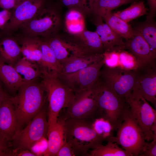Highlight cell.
<instances>
[{
  "mask_svg": "<svg viewBox=\"0 0 156 156\" xmlns=\"http://www.w3.org/2000/svg\"><path fill=\"white\" fill-rule=\"evenodd\" d=\"M26 82L11 96L16 114L20 125L25 126L46 105L47 94L41 80Z\"/></svg>",
  "mask_w": 156,
  "mask_h": 156,
  "instance_id": "1",
  "label": "cell"
},
{
  "mask_svg": "<svg viewBox=\"0 0 156 156\" xmlns=\"http://www.w3.org/2000/svg\"><path fill=\"white\" fill-rule=\"evenodd\" d=\"M98 107V115L111 124L117 131L130 110L127 101L98 78L92 87Z\"/></svg>",
  "mask_w": 156,
  "mask_h": 156,
  "instance_id": "2",
  "label": "cell"
},
{
  "mask_svg": "<svg viewBox=\"0 0 156 156\" xmlns=\"http://www.w3.org/2000/svg\"><path fill=\"white\" fill-rule=\"evenodd\" d=\"M64 118L65 141L77 156H87L90 150L102 144L104 140L93 128L92 120Z\"/></svg>",
  "mask_w": 156,
  "mask_h": 156,
  "instance_id": "3",
  "label": "cell"
},
{
  "mask_svg": "<svg viewBox=\"0 0 156 156\" xmlns=\"http://www.w3.org/2000/svg\"><path fill=\"white\" fill-rule=\"evenodd\" d=\"M41 81L47 94L48 121L49 128L57 122L59 114L66 108L72 101L75 93L63 84L57 76L41 71Z\"/></svg>",
  "mask_w": 156,
  "mask_h": 156,
  "instance_id": "4",
  "label": "cell"
},
{
  "mask_svg": "<svg viewBox=\"0 0 156 156\" xmlns=\"http://www.w3.org/2000/svg\"><path fill=\"white\" fill-rule=\"evenodd\" d=\"M60 19L49 1L31 20L18 30L20 35L45 38L55 34Z\"/></svg>",
  "mask_w": 156,
  "mask_h": 156,
  "instance_id": "5",
  "label": "cell"
},
{
  "mask_svg": "<svg viewBox=\"0 0 156 156\" xmlns=\"http://www.w3.org/2000/svg\"><path fill=\"white\" fill-rule=\"evenodd\" d=\"M117 131L113 142L120 145L131 156H139L146 141L130 109Z\"/></svg>",
  "mask_w": 156,
  "mask_h": 156,
  "instance_id": "6",
  "label": "cell"
},
{
  "mask_svg": "<svg viewBox=\"0 0 156 156\" xmlns=\"http://www.w3.org/2000/svg\"><path fill=\"white\" fill-rule=\"evenodd\" d=\"M130 111L142 130L146 141L156 135V111L141 95L134 90L127 100Z\"/></svg>",
  "mask_w": 156,
  "mask_h": 156,
  "instance_id": "7",
  "label": "cell"
},
{
  "mask_svg": "<svg viewBox=\"0 0 156 156\" xmlns=\"http://www.w3.org/2000/svg\"><path fill=\"white\" fill-rule=\"evenodd\" d=\"M98 78L127 101L135 88V70H127L119 67L110 68L104 65Z\"/></svg>",
  "mask_w": 156,
  "mask_h": 156,
  "instance_id": "8",
  "label": "cell"
},
{
  "mask_svg": "<svg viewBox=\"0 0 156 156\" xmlns=\"http://www.w3.org/2000/svg\"><path fill=\"white\" fill-rule=\"evenodd\" d=\"M47 107L46 105L22 130L12 144L14 152L21 149L29 150L34 143L47 136L49 125Z\"/></svg>",
  "mask_w": 156,
  "mask_h": 156,
  "instance_id": "9",
  "label": "cell"
},
{
  "mask_svg": "<svg viewBox=\"0 0 156 156\" xmlns=\"http://www.w3.org/2000/svg\"><path fill=\"white\" fill-rule=\"evenodd\" d=\"M49 0H27L12 10L10 19L0 30V38L11 35L33 18L48 3Z\"/></svg>",
  "mask_w": 156,
  "mask_h": 156,
  "instance_id": "10",
  "label": "cell"
},
{
  "mask_svg": "<svg viewBox=\"0 0 156 156\" xmlns=\"http://www.w3.org/2000/svg\"><path fill=\"white\" fill-rule=\"evenodd\" d=\"M104 65L101 61L78 71L69 74H59L61 81L75 93L91 88L97 80Z\"/></svg>",
  "mask_w": 156,
  "mask_h": 156,
  "instance_id": "11",
  "label": "cell"
},
{
  "mask_svg": "<svg viewBox=\"0 0 156 156\" xmlns=\"http://www.w3.org/2000/svg\"><path fill=\"white\" fill-rule=\"evenodd\" d=\"M98 116V107L92 87L75 93L74 97L66 108L64 118L92 120Z\"/></svg>",
  "mask_w": 156,
  "mask_h": 156,
  "instance_id": "12",
  "label": "cell"
},
{
  "mask_svg": "<svg viewBox=\"0 0 156 156\" xmlns=\"http://www.w3.org/2000/svg\"><path fill=\"white\" fill-rule=\"evenodd\" d=\"M22 129L10 96L0 105V142L10 147Z\"/></svg>",
  "mask_w": 156,
  "mask_h": 156,
  "instance_id": "13",
  "label": "cell"
},
{
  "mask_svg": "<svg viewBox=\"0 0 156 156\" xmlns=\"http://www.w3.org/2000/svg\"><path fill=\"white\" fill-rule=\"evenodd\" d=\"M156 60L140 65L135 70L134 89L156 107Z\"/></svg>",
  "mask_w": 156,
  "mask_h": 156,
  "instance_id": "14",
  "label": "cell"
},
{
  "mask_svg": "<svg viewBox=\"0 0 156 156\" xmlns=\"http://www.w3.org/2000/svg\"><path fill=\"white\" fill-rule=\"evenodd\" d=\"M43 39L60 64L73 57L85 54L75 44L72 39L57 36L55 34Z\"/></svg>",
  "mask_w": 156,
  "mask_h": 156,
  "instance_id": "15",
  "label": "cell"
},
{
  "mask_svg": "<svg viewBox=\"0 0 156 156\" xmlns=\"http://www.w3.org/2000/svg\"><path fill=\"white\" fill-rule=\"evenodd\" d=\"M134 31L132 36L125 42V48L136 58L141 65L156 60V53L152 50L138 32Z\"/></svg>",
  "mask_w": 156,
  "mask_h": 156,
  "instance_id": "16",
  "label": "cell"
},
{
  "mask_svg": "<svg viewBox=\"0 0 156 156\" xmlns=\"http://www.w3.org/2000/svg\"><path fill=\"white\" fill-rule=\"evenodd\" d=\"M73 42L77 47L84 54L102 53L104 51L99 36L96 31L84 30L77 35Z\"/></svg>",
  "mask_w": 156,
  "mask_h": 156,
  "instance_id": "17",
  "label": "cell"
},
{
  "mask_svg": "<svg viewBox=\"0 0 156 156\" xmlns=\"http://www.w3.org/2000/svg\"><path fill=\"white\" fill-rule=\"evenodd\" d=\"M22 56L16 37L5 35L0 38V58L5 63L14 66Z\"/></svg>",
  "mask_w": 156,
  "mask_h": 156,
  "instance_id": "18",
  "label": "cell"
},
{
  "mask_svg": "<svg viewBox=\"0 0 156 156\" xmlns=\"http://www.w3.org/2000/svg\"><path fill=\"white\" fill-rule=\"evenodd\" d=\"M101 17L94 18V22L96 27V32L100 37L104 51H108L114 48L125 45L123 38L117 34L105 23Z\"/></svg>",
  "mask_w": 156,
  "mask_h": 156,
  "instance_id": "19",
  "label": "cell"
},
{
  "mask_svg": "<svg viewBox=\"0 0 156 156\" xmlns=\"http://www.w3.org/2000/svg\"><path fill=\"white\" fill-rule=\"evenodd\" d=\"M64 118H58L56 123L49 128L47 136L48 145L44 156H56L64 144Z\"/></svg>",
  "mask_w": 156,
  "mask_h": 156,
  "instance_id": "20",
  "label": "cell"
},
{
  "mask_svg": "<svg viewBox=\"0 0 156 156\" xmlns=\"http://www.w3.org/2000/svg\"><path fill=\"white\" fill-rule=\"evenodd\" d=\"M103 59V53L73 57L61 63L60 73L69 74L75 72L99 62Z\"/></svg>",
  "mask_w": 156,
  "mask_h": 156,
  "instance_id": "21",
  "label": "cell"
},
{
  "mask_svg": "<svg viewBox=\"0 0 156 156\" xmlns=\"http://www.w3.org/2000/svg\"><path fill=\"white\" fill-rule=\"evenodd\" d=\"M0 79L4 88L11 93L17 92L24 82L14 66L5 63L0 58Z\"/></svg>",
  "mask_w": 156,
  "mask_h": 156,
  "instance_id": "22",
  "label": "cell"
},
{
  "mask_svg": "<svg viewBox=\"0 0 156 156\" xmlns=\"http://www.w3.org/2000/svg\"><path fill=\"white\" fill-rule=\"evenodd\" d=\"M16 38L21 47L22 57L38 64L42 57L41 38L21 35Z\"/></svg>",
  "mask_w": 156,
  "mask_h": 156,
  "instance_id": "23",
  "label": "cell"
},
{
  "mask_svg": "<svg viewBox=\"0 0 156 156\" xmlns=\"http://www.w3.org/2000/svg\"><path fill=\"white\" fill-rule=\"evenodd\" d=\"M40 48L42 57L38 64L41 70L57 76L61 73V64L56 58L47 42L42 38H41Z\"/></svg>",
  "mask_w": 156,
  "mask_h": 156,
  "instance_id": "24",
  "label": "cell"
},
{
  "mask_svg": "<svg viewBox=\"0 0 156 156\" xmlns=\"http://www.w3.org/2000/svg\"><path fill=\"white\" fill-rule=\"evenodd\" d=\"M14 67L25 83L41 78V70L38 64L23 57L15 64Z\"/></svg>",
  "mask_w": 156,
  "mask_h": 156,
  "instance_id": "25",
  "label": "cell"
},
{
  "mask_svg": "<svg viewBox=\"0 0 156 156\" xmlns=\"http://www.w3.org/2000/svg\"><path fill=\"white\" fill-rule=\"evenodd\" d=\"M102 18L112 30L126 41L133 36L134 32L133 27L112 11L106 12Z\"/></svg>",
  "mask_w": 156,
  "mask_h": 156,
  "instance_id": "26",
  "label": "cell"
},
{
  "mask_svg": "<svg viewBox=\"0 0 156 156\" xmlns=\"http://www.w3.org/2000/svg\"><path fill=\"white\" fill-rule=\"evenodd\" d=\"M133 28L141 34L152 50L156 53V23L153 18H146L143 22L137 23Z\"/></svg>",
  "mask_w": 156,
  "mask_h": 156,
  "instance_id": "27",
  "label": "cell"
},
{
  "mask_svg": "<svg viewBox=\"0 0 156 156\" xmlns=\"http://www.w3.org/2000/svg\"><path fill=\"white\" fill-rule=\"evenodd\" d=\"M138 0H93L91 12L95 16L101 17L106 12L124 4Z\"/></svg>",
  "mask_w": 156,
  "mask_h": 156,
  "instance_id": "28",
  "label": "cell"
},
{
  "mask_svg": "<svg viewBox=\"0 0 156 156\" xmlns=\"http://www.w3.org/2000/svg\"><path fill=\"white\" fill-rule=\"evenodd\" d=\"M147 9L142 0L137 1L132 3L127 8L118 11L114 14L127 23L145 14H147Z\"/></svg>",
  "mask_w": 156,
  "mask_h": 156,
  "instance_id": "29",
  "label": "cell"
},
{
  "mask_svg": "<svg viewBox=\"0 0 156 156\" xmlns=\"http://www.w3.org/2000/svg\"><path fill=\"white\" fill-rule=\"evenodd\" d=\"M105 145L102 144L89 151L88 156H131L116 142L111 141H107Z\"/></svg>",
  "mask_w": 156,
  "mask_h": 156,
  "instance_id": "30",
  "label": "cell"
},
{
  "mask_svg": "<svg viewBox=\"0 0 156 156\" xmlns=\"http://www.w3.org/2000/svg\"><path fill=\"white\" fill-rule=\"evenodd\" d=\"M92 125L93 129L104 141H112L115 131L108 120L102 117L97 116L92 120Z\"/></svg>",
  "mask_w": 156,
  "mask_h": 156,
  "instance_id": "31",
  "label": "cell"
},
{
  "mask_svg": "<svg viewBox=\"0 0 156 156\" xmlns=\"http://www.w3.org/2000/svg\"><path fill=\"white\" fill-rule=\"evenodd\" d=\"M141 65L131 53L128 50H126L125 45L120 48L118 67L127 70H134Z\"/></svg>",
  "mask_w": 156,
  "mask_h": 156,
  "instance_id": "32",
  "label": "cell"
},
{
  "mask_svg": "<svg viewBox=\"0 0 156 156\" xmlns=\"http://www.w3.org/2000/svg\"><path fill=\"white\" fill-rule=\"evenodd\" d=\"M122 46L116 47L110 51L104 52L103 55L104 65L110 68L118 67L119 49Z\"/></svg>",
  "mask_w": 156,
  "mask_h": 156,
  "instance_id": "33",
  "label": "cell"
},
{
  "mask_svg": "<svg viewBox=\"0 0 156 156\" xmlns=\"http://www.w3.org/2000/svg\"><path fill=\"white\" fill-rule=\"evenodd\" d=\"M66 29L70 34L78 35L85 30L83 19L65 21Z\"/></svg>",
  "mask_w": 156,
  "mask_h": 156,
  "instance_id": "34",
  "label": "cell"
},
{
  "mask_svg": "<svg viewBox=\"0 0 156 156\" xmlns=\"http://www.w3.org/2000/svg\"><path fill=\"white\" fill-rule=\"evenodd\" d=\"M47 140L46 137H44L34 143L29 150L35 156L44 155L47 150Z\"/></svg>",
  "mask_w": 156,
  "mask_h": 156,
  "instance_id": "35",
  "label": "cell"
},
{
  "mask_svg": "<svg viewBox=\"0 0 156 156\" xmlns=\"http://www.w3.org/2000/svg\"><path fill=\"white\" fill-rule=\"evenodd\" d=\"M151 141L150 143L146 142L139 156H156V135Z\"/></svg>",
  "mask_w": 156,
  "mask_h": 156,
  "instance_id": "36",
  "label": "cell"
},
{
  "mask_svg": "<svg viewBox=\"0 0 156 156\" xmlns=\"http://www.w3.org/2000/svg\"><path fill=\"white\" fill-rule=\"evenodd\" d=\"M27 0H0V8L11 10Z\"/></svg>",
  "mask_w": 156,
  "mask_h": 156,
  "instance_id": "37",
  "label": "cell"
},
{
  "mask_svg": "<svg viewBox=\"0 0 156 156\" xmlns=\"http://www.w3.org/2000/svg\"><path fill=\"white\" fill-rule=\"evenodd\" d=\"M77 156L70 144L65 142L57 153L56 156Z\"/></svg>",
  "mask_w": 156,
  "mask_h": 156,
  "instance_id": "38",
  "label": "cell"
},
{
  "mask_svg": "<svg viewBox=\"0 0 156 156\" xmlns=\"http://www.w3.org/2000/svg\"><path fill=\"white\" fill-rule=\"evenodd\" d=\"M12 13V10L3 9L0 11V30L3 29L8 23Z\"/></svg>",
  "mask_w": 156,
  "mask_h": 156,
  "instance_id": "39",
  "label": "cell"
},
{
  "mask_svg": "<svg viewBox=\"0 0 156 156\" xmlns=\"http://www.w3.org/2000/svg\"><path fill=\"white\" fill-rule=\"evenodd\" d=\"M149 7V12L147 13L146 18H153L156 13V0H147Z\"/></svg>",
  "mask_w": 156,
  "mask_h": 156,
  "instance_id": "40",
  "label": "cell"
},
{
  "mask_svg": "<svg viewBox=\"0 0 156 156\" xmlns=\"http://www.w3.org/2000/svg\"><path fill=\"white\" fill-rule=\"evenodd\" d=\"M63 4L71 8L82 10L79 0H61Z\"/></svg>",
  "mask_w": 156,
  "mask_h": 156,
  "instance_id": "41",
  "label": "cell"
},
{
  "mask_svg": "<svg viewBox=\"0 0 156 156\" xmlns=\"http://www.w3.org/2000/svg\"><path fill=\"white\" fill-rule=\"evenodd\" d=\"M13 156L12 150L0 142V156Z\"/></svg>",
  "mask_w": 156,
  "mask_h": 156,
  "instance_id": "42",
  "label": "cell"
},
{
  "mask_svg": "<svg viewBox=\"0 0 156 156\" xmlns=\"http://www.w3.org/2000/svg\"><path fill=\"white\" fill-rule=\"evenodd\" d=\"M82 10L91 12L93 0H79Z\"/></svg>",
  "mask_w": 156,
  "mask_h": 156,
  "instance_id": "43",
  "label": "cell"
},
{
  "mask_svg": "<svg viewBox=\"0 0 156 156\" xmlns=\"http://www.w3.org/2000/svg\"><path fill=\"white\" fill-rule=\"evenodd\" d=\"M13 156H35L29 150L21 149L14 152Z\"/></svg>",
  "mask_w": 156,
  "mask_h": 156,
  "instance_id": "44",
  "label": "cell"
},
{
  "mask_svg": "<svg viewBox=\"0 0 156 156\" xmlns=\"http://www.w3.org/2000/svg\"><path fill=\"white\" fill-rule=\"evenodd\" d=\"M10 96L5 92L3 86L0 79V105L4 100Z\"/></svg>",
  "mask_w": 156,
  "mask_h": 156,
  "instance_id": "45",
  "label": "cell"
}]
</instances>
